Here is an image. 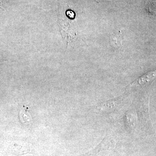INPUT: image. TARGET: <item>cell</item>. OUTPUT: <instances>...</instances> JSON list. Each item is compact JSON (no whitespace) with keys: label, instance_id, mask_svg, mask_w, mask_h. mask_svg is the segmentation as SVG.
<instances>
[{"label":"cell","instance_id":"cell-1","mask_svg":"<svg viewBox=\"0 0 156 156\" xmlns=\"http://www.w3.org/2000/svg\"><path fill=\"white\" fill-rule=\"evenodd\" d=\"M115 143L112 137L109 136H107L102 140V142L100 144L95 148V149L90 152L89 154L91 156H92V155H94L100 150L113 148Z\"/></svg>","mask_w":156,"mask_h":156},{"label":"cell","instance_id":"cell-2","mask_svg":"<svg viewBox=\"0 0 156 156\" xmlns=\"http://www.w3.org/2000/svg\"><path fill=\"white\" fill-rule=\"evenodd\" d=\"M122 100L121 98H118L114 99L108 101L101 105L99 108L105 111H112L119 105Z\"/></svg>","mask_w":156,"mask_h":156},{"label":"cell","instance_id":"cell-3","mask_svg":"<svg viewBox=\"0 0 156 156\" xmlns=\"http://www.w3.org/2000/svg\"><path fill=\"white\" fill-rule=\"evenodd\" d=\"M155 76V71L148 73L141 76V77L139 78L137 80L135 81V82H137V83H134V84H137V85H144L145 84H147L154 80Z\"/></svg>","mask_w":156,"mask_h":156}]
</instances>
